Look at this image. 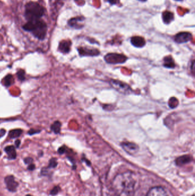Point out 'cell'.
<instances>
[{
	"instance_id": "obj_1",
	"label": "cell",
	"mask_w": 195,
	"mask_h": 196,
	"mask_svg": "<svg viewBox=\"0 0 195 196\" xmlns=\"http://www.w3.org/2000/svg\"><path fill=\"white\" fill-rule=\"evenodd\" d=\"M138 187V180L135 173L127 172L115 177L113 188L118 196H133Z\"/></svg>"
},
{
	"instance_id": "obj_2",
	"label": "cell",
	"mask_w": 195,
	"mask_h": 196,
	"mask_svg": "<svg viewBox=\"0 0 195 196\" xmlns=\"http://www.w3.org/2000/svg\"><path fill=\"white\" fill-rule=\"evenodd\" d=\"M22 28L25 31L31 32L35 37L40 40H44L46 36L47 25L41 20L28 21L22 26Z\"/></svg>"
},
{
	"instance_id": "obj_3",
	"label": "cell",
	"mask_w": 195,
	"mask_h": 196,
	"mask_svg": "<svg viewBox=\"0 0 195 196\" xmlns=\"http://www.w3.org/2000/svg\"><path fill=\"white\" fill-rule=\"evenodd\" d=\"M44 13V8L37 2L31 1L25 5L24 16L28 21L40 20Z\"/></svg>"
},
{
	"instance_id": "obj_4",
	"label": "cell",
	"mask_w": 195,
	"mask_h": 196,
	"mask_svg": "<svg viewBox=\"0 0 195 196\" xmlns=\"http://www.w3.org/2000/svg\"><path fill=\"white\" fill-rule=\"evenodd\" d=\"M110 84L114 89L121 94H130L132 92V88L128 84L119 80H111Z\"/></svg>"
},
{
	"instance_id": "obj_5",
	"label": "cell",
	"mask_w": 195,
	"mask_h": 196,
	"mask_svg": "<svg viewBox=\"0 0 195 196\" xmlns=\"http://www.w3.org/2000/svg\"><path fill=\"white\" fill-rule=\"evenodd\" d=\"M105 60L107 63L109 64H120L124 63L126 62L127 57L123 54L110 53L107 54L105 56Z\"/></svg>"
},
{
	"instance_id": "obj_6",
	"label": "cell",
	"mask_w": 195,
	"mask_h": 196,
	"mask_svg": "<svg viewBox=\"0 0 195 196\" xmlns=\"http://www.w3.org/2000/svg\"><path fill=\"white\" fill-rule=\"evenodd\" d=\"M192 39V34L188 32H180L175 36V42L178 44L189 42Z\"/></svg>"
},
{
	"instance_id": "obj_7",
	"label": "cell",
	"mask_w": 195,
	"mask_h": 196,
	"mask_svg": "<svg viewBox=\"0 0 195 196\" xmlns=\"http://www.w3.org/2000/svg\"><path fill=\"white\" fill-rule=\"evenodd\" d=\"M121 146L125 152L130 155H134L136 154L139 150V146L136 143L129 142H125L121 143Z\"/></svg>"
},
{
	"instance_id": "obj_8",
	"label": "cell",
	"mask_w": 195,
	"mask_h": 196,
	"mask_svg": "<svg viewBox=\"0 0 195 196\" xmlns=\"http://www.w3.org/2000/svg\"><path fill=\"white\" fill-rule=\"evenodd\" d=\"M79 54L80 56H97L100 54V51L94 49V48H89V47H80L78 49Z\"/></svg>"
},
{
	"instance_id": "obj_9",
	"label": "cell",
	"mask_w": 195,
	"mask_h": 196,
	"mask_svg": "<svg viewBox=\"0 0 195 196\" xmlns=\"http://www.w3.org/2000/svg\"><path fill=\"white\" fill-rule=\"evenodd\" d=\"M146 196H168V195L164 188L157 186L150 189Z\"/></svg>"
},
{
	"instance_id": "obj_10",
	"label": "cell",
	"mask_w": 195,
	"mask_h": 196,
	"mask_svg": "<svg viewBox=\"0 0 195 196\" xmlns=\"http://www.w3.org/2000/svg\"><path fill=\"white\" fill-rule=\"evenodd\" d=\"M5 182L7 186V188L9 191L14 192L16 190V188L18 185V183L14 180V178L13 175H9L5 178Z\"/></svg>"
},
{
	"instance_id": "obj_11",
	"label": "cell",
	"mask_w": 195,
	"mask_h": 196,
	"mask_svg": "<svg viewBox=\"0 0 195 196\" xmlns=\"http://www.w3.org/2000/svg\"><path fill=\"white\" fill-rule=\"evenodd\" d=\"M130 42L133 46L142 48L145 45V40L141 36H133L130 38Z\"/></svg>"
},
{
	"instance_id": "obj_12",
	"label": "cell",
	"mask_w": 195,
	"mask_h": 196,
	"mask_svg": "<svg viewBox=\"0 0 195 196\" xmlns=\"http://www.w3.org/2000/svg\"><path fill=\"white\" fill-rule=\"evenodd\" d=\"M85 20V18L83 17H78L71 18L68 21V25L72 28L75 29H80L82 28L83 26L79 25L80 22H82Z\"/></svg>"
},
{
	"instance_id": "obj_13",
	"label": "cell",
	"mask_w": 195,
	"mask_h": 196,
	"mask_svg": "<svg viewBox=\"0 0 195 196\" xmlns=\"http://www.w3.org/2000/svg\"><path fill=\"white\" fill-rule=\"evenodd\" d=\"M71 42L70 41L63 40L59 44V49L62 53H67L71 50Z\"/></svg>"
},
{
	"instance_id": "obj_14",
	"label": "cell",
	"mask_w": 195,
	"mask_h": 196,
	"mask_svg": "<svg viewBox=\"0 0 195 196\" xmlns=\"http://www.w3.org/2000/svg\"><path fill=\"white\" fill-rule=\"evenodd\" d=\"M162 21L166 24H170L174 20V14L169 11H165L162 14Z\"/></svg>"
},
{
	"instance_id": "obj_15",
	"label": "cell",
	"mask_w": 195,
	"mask_h": 196,
	"mask_svg": "<svg viewBox=\"0 0 195 196\" xmlns=\"http://www.w3.org/2000/svg\"><path fill=\"white\" fill-rule=\"evenodd\" d=\"M5 152L7 153L9 159H14L16 158L17 153L15 152V147L13 146H6L5 148Z\"/></svg>"
},
{
	"instance_id": "obj_16",
	"label": "cell",
	"mask_w": 195,
	"mask_h": 196,
	"mask_svg": "<svg viewBox=\"0 0 195 196\" xmlns=\"http://www.w3.org/2000/svg\"><path fill=\"white\" fill-rule=\"evenodd\" d=\"M166 68H173L175 67V63L173 58L171 56H167L164 59V64H163Z\"/></svg>"
},
{
	"instance_id": "obj_17",
	"label": "cell",
	"mask_w": 195,
	"mask_h": 196,
	"mask_svg": "<svg viewBox=\"0 0 195 196\" xmlns=\"http://www.w3.org/2000/svg\"><path fill=\"white\" fill-rule=\"evenodd\" d=\"M191 160V157L189 155H183L178 157L176 160V163L177 165H183L189 163Z\"/></svg>"
},
{
	"instance_id": "obj_18",
	"label": "cell",
	"mask_w": 195,
	"mask_h": 196,
	"mask_svg": "<svg viewBox=\"0 0 195 196\" xmlns=\"http://www.w3.org/2000/svg\"><path fill=\"white\" fill-rule=\"evenodd\" d=\"M61 127V123L60 122L57 120L54 122L50 128L51 130L53 131L54 133L58 134L60 133Z\"/></svg>"
},
{
	"instance_id": "obj_19",
	"label": "cell",
	"mask_w": 195,
	"mask_h": 196,
	"mask_svg": "<svg viewBox=\"0 0 195 196\" xmlns=\"http://www.w3.org/2000/svg\"><path fill=\"white\" fill-rule=\"evenodd\" d=\"M3 82H4V84L5 86L9 87L13 84L14 83V80L13 76L10 74H9L5 77Z\"/></svg>"
},
{
	"instance_id": "obj_20",
	"label": "cell",
	"mask_w": 195,
	"mask_h": 196,
	"mask_svg": "<svg viewBox=\"0 0 195 196\" xmlns=\"http://www.w3.org/2000/svg\"><path fill=\"white\" fill-rule=\"evenodd\" d=\"M22 133V130L21 129H14L9 131L8 135L12 139H13V138H16L20 137Z\"/></svg>"
},
{
	"instance_id": "obj_21",
	"label": "cell",
	"mask_w": 195,
	"mask_h": 196,
	"mask_svg": "<svg viewBox=\"0 0 195 196\" xmlns=\"http://www.w3.org/2000/svg\"><path fill=\"white\" fill-rule=\"evenodd\" d=\"M17 76L18 79L21 81H24L25 80V72L23 69H20L17 72Z\"/></svg>"
},
{
	"instance_id": "obj_22",
	"label": "cell",
	"mask_w": 195,
	"mask_h": 196,
	"mask_svg": "<svg viewBox=\"0 0 195 196\" xmlns=\"http://www.w3.org/2000/svg\"><path fill=\"white\" fill-rule=\"evenodd\" d=\"M57 166V162L56 158H52L49 160V164L48 168H55Z\"/></svg>"
},
{
	"instance_id": "obj_23",
	"label": "cell",
	"mask_w": 195,
	"mask_h": 196,
	"mask_svg": "<svg viewBox=\"0 0 195 196\" xmlns=\"http://www.w3.org/2000/svg\"><path fill=\"white\" fill-rule=\"evenodd\" d=\"M59 190H60V189L58 186H55V187H54L52 190L50 191V194L52 195H56L59 193Z\"/></svg>"
},
{
	"instance_id": "obj_24",
	"label": "cell",
	"mask_w": 195,
	"mask_h": 196,
	"mask_svg": "<svg viewBox=\"0 0 195 196\" xmlns=\"http://www.w3.org/2000/svg\"><path fill=\"white\" fill-rule=\"evenodd\" d=\"M41 132V130H35V129H30L28 132V134L30 135H32L35 134H38Z\"/></svg>"
},
{
	"instance_id": "obj_25",
	"label": "cell",
	"mask_w": 195,
	"mask_h": 196,
	"mask_svg": "<svg viewBox=\"0 0 195 196\" xmlns=\"http://www.w3.org/2000/svg\"><path fill=\"white\" fill-rule=\"evenodd\" d=\"M33 159L30 158V157H27V158L24 159V162L26 163V164H30L33 162Z\"/></svg>"
},
{
	"instance_id": "obj_26",
	"label": "cell",
	"mask_w": 195,
	"mask_h": 196,
	"mask_svg": "<svg viewBox=\"0 0 195 196\" xmlns=\"http://www.w3.org/2000/svg\"><path fill=\"white\" fill-rule=\"evenodd\" d=\"M66 151V148L65 146H62L60 147V148L58 150V153L60 154H63Z\"/></svg>"
},
{
	"instance_id": "obj_27",
	"label": "cell",
	"mask_w": 195,
	"mask_h": 196,
	"mask_svg": "<svg viewBox=\"0 0 195 196\" xmlns=\"http://www.w3.org/2000/svg\"><path fill=\"white\" fill-rule=\"evenodd\" d=\"M108 1L112 5H116L120 2V0H108Z\"/></svg>"
},
{
	"instance_id": "obj_28",
	"label": "cell",
	"mask_w": 195,
	"mask_h": 196,
	"mask_svg": "<svg viewBox=\"0 0 195 196\" xmlns=\"http://www.w3.org/2000/svg\"><path fill=\"white\" fill-rule=\"evenodd\" d=\"M35 168H36V166H35L34 164H33V163H30V164L28 166V169L29 170H31V171H32V170L35 169Z\"/></svg>"
},
{
	"instance_id": "obj_29",
	"label": "cell",
	"mask_w": 195,
	"mask_h": 196,
	"mask_svg": "<svg viewBox=\"0 0 195 196\" xmlns=\"http://www.w3.org/2000/svg\"><path fill=\"white\" fill-rule=\"evenodd\" d=\"M20 144H21V140H19V139H17L15 141V146H16V147H19L20 146Z\"/></svg>"
},
{
	"instance_id": "obj_30",
	"label": "cell",
	"mask_w": 195,
	"mask_h": 196,
	"mask_svg": "<svg viewBox=\"0 0 195 196\" xmlns=\"http://www.w3.org/2000/svg\"><path fill=\"white\" fill-rule=\"evenodd\" d=\"M48 173V170L46 169H43L41 170V174L44 175H46Z\"/></svg>"
},
{
	"instance_id": "obj_31",
	"label": "cell",
	"mask_w": 195,
	"mask_h": 196,
	"mask_svg": "<svg viewBox=\"0 0 195 196\" xmlns=\"http://www.w3.org/2000/svg\"><path fill=\"white\" fill-rule=\"evenodd\" d=\"M6 133V131L4 130V129H1L0 130V135H1V137H3L5 135Z\"/></svg>"
},
{
	"instance_id": "obj_32",
	"label": "cell",
	"mask_w": 195,
	"mask_h": 196,
	"mask_svg": "<svg viewBox=\"0 0 195 196\" xmlns=\"http://www.w3.org/2000/svg\"><path fill=\"white\" fill-rule=\"evenodd\" d=\"M139 1H142V2H145V1H147V0H139Z\"/></svg>"
},
{
	"instance_id": "obj_33",
	"label": "cell",
	"mask_w": 195,
	"mask_h": 196,
	"mask_svg": "<svg viewBox=\"0 0 195 196\" xmlns=\"http://www.w3.org/2000/svg\"><path fill=\"white\" fill-rule=\"evenodd\" d=\"M26 196H31V195H30V194H28V195H27Z\"/></svg>"
},
{
	"instance_id": "obj_34",
	"label": "cell",
	"mask_w": 195,
	"mask_h": 196,
	"mask_svg": "<svg viewBox=\"0 0 195 196\" xmlns=\"http://www.w3.org/2000/svg\"><path fill=\"white\" fill-rule=\"evenodd\" d=\"M175 1H182V0H175Z\"/></svg>"
},
{
	"instance_id": "obj_35",
	"label": "cell",
	"mask_w": 195,
	"mask_h": 196,
	"mask_svg": "<svg viewBox=\"0 0 195 196\" xmlns=\"http://www.w3.org/2000/svg\"><path fill=\"white\" fill-rule=\"evenodd\" d=\"M1 135H0V138H1Z\"/></svg>"
}]
</instances>
